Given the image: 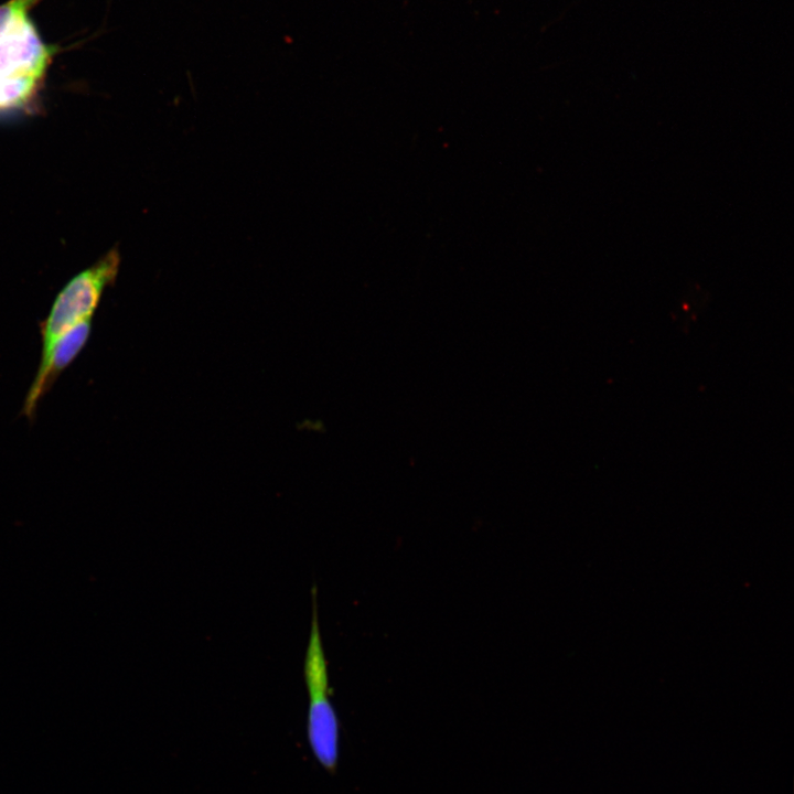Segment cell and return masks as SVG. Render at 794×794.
<instances>
[{
	"label": "cell",
	"mask_w": 794,
	"mask_h": 794,
	"mask_svg": "<svg viewBox=\"0 0 794 794\" xmlns=\"http://www.w3.org/2000/svg\"><path fill=\"white\" fill-rule=\"evenodd\" d=\"M40 79L0 76V109L23 105L34 93Z\"/></svg>",
	"instance_id": "obj_5"
},
{
	"label": "cell",
	"mask_w": 794,
	"mask_h": 794,
	"mask_svg": "<svg viewBox=\"0 0 794 794\" xmlns=\"http://www.w3.org/2000/svg\"><path fill=\"white\" fill-rule=\"evenodd\" d=\"M92 329V319L79 322L57 337L49 352L40 358L36 375L22 407V414L28 419H34L42 397L83 351L90 337Z\"/></svg>",
	"instance_id": "obj_4"
},
{
	"label": "cell",
	"mask_w": 794,
	"mask_h": 794,
	"mask_svg": "<svg viewBox=\"0 0 794 794\" xmlns=\"http://www.w3.org/2000/svg\"><path fill=\"white\" fill-rule=\"evenodd\" d=\"M311 593V626L303 661V676L308 691L307 738L314 759L324 770L334 773L340 755V722L330 698L328 662L314 587Z\"/></svg>",
	"instance_id": "obj_1"
},
{
	"label": "cell",
	"mask_w": 794,
	"mask_h": 794,
	"mask_svg": "<svg viewBox=\"0 0 794 794\" xmlns=\"http://www.w3.org/2000/svg\"><path fill=\"white\" fill-rule=\"evenodd\" d=\"M52 56L26 14L0 33V76L41 79Z\"/></svg>",
	"instance_id": "obj_3"
},
{
	"label": "cell",
	"mask_w": 794,
	"mask_h": 794,
	"mask_svg": "<svg viewBox=\"0 0 794 794\" xmlns=\"http://www.w3.org/2000/svg\"><path fill=\"white\" fill-rule=\"evenodd\" d=\"M118 267L119 255L117 250H111L61 290L40 325L41 357L64 332L93 318L104 290L115 280Z\"/></svg>",
	"instance_id": "obj_2"
},
{
	"label": "cell",
	"mask_w": 794,
	"mask_h": 794,
	"mask_svg": "<svg viewBox=\"0 0 794 794\" xmlns=\"http://www.w3.org/2000/svg\"><path fill=\"white\" fill-rule=\"evenodd\" d=\"M40 0H10L0 6V33Z\"/></svg>",
	"instance_id": "obj_6"
}]
</instances>
